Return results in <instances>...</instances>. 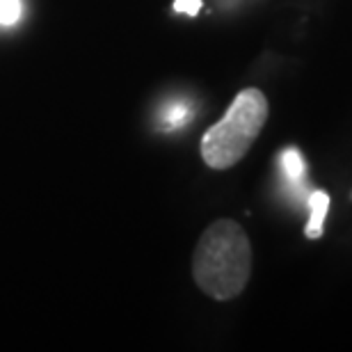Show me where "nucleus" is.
Instances as JSON below:
<instances>
[{
  "label": "nucleus",
  "instance_id": "nucleus-1",
  "mask_svg": "<svg viewBox=\"0 0 352 352\" xmlns=\"http://www.w3.org/2000/svg\"><path fill=\"white\" fill-rule=\"evenodd\" d=\"M252 274V245L234 220H215L204 231L192 256L195 284L208 298L227 302L238 298Z\"/></svg>",
  "mask_w": 352,
  "mask_h": 352
},
{
  "label": "nucleus",
  "instance_id": "nucleus-2",
  "mask_svg": "<svg viewBox=\"0 0 352 352\" xmlns=\"http://www.w3.org/2000/svg\"><path fill=\"white\" fill-rule=\"evenodd\" d=\"M267 98L261 89L248 87L231 101L227 115L201 138V158L210 170H229L252 149L267 122Z\"/></svg>",
  "mask_w": 352,
  "mask_h": 352
},
{
  "label": "nucleus",
  "instance_id": "nucleus-3",
  "mask_svg": "<svg viewBox=\"0 0 352 352\" xmlns=\"http://www.w3.org/2000/svg\"><path fill=\"white\" fill-rule=\"evenodd\" d=\"M309 222H307V229H305V236L309 241H316V238L322 236V227H325V217H327V210H329V195L325 190H316L309 197Z\"/></svg>",
  "mask_w": 352,
  "mask_h": 352
},
{
  "label": "nucleus",
  "instance_id": "nucleus-4",
  "mask_svg": "<svg viewBox=\"0 0 352 352\" xmlns=\"http://www.w3.org/2000/svg\"><path fill=\"white\" fill-rule=\"evenodd\" d=\"M279 165L288 181H302V176H305V170H307L305 158H302V153L295 149V146H286V149L281 151Z\"/></svg>",
  "mask_w": 352,
  "mask_h": 352
},
{
  "label": "nucleus",
  "instance_id": "nucleus-5",
  "mask_svg": "<svg viewBox=\"0 0 352 352\" xmlns=\"http://www.w3.org/2000/svg\"><path fill=\"white\" fill-rule=\"evenodd\" d=\"M21 16L19 0H0V25H14Z\"/></svg>",
  "mask_w": 352,
  "mask_h": 352
},
{
  "label": "nucleus",
  "instance_id": "nucleus-6",
  "mask_svg": "<svg viewBox=\"0 0 352 352\" xmlns=\"http://www.w3.org/2000/svg\"><path fill=\"white\" fill-rule=\"evenodd\" d=\"M174 10L188 16H195L201 10V0H174Z\"/></svg>",
  "mask_w": 352,
  "mask_h": 352
},
{
  "label": "nucleus",
  "instance_id": "nucleus-7",
  "mask_svg": "<svg viewBox=\"0 0 352 352\" xmlns=\"http://www.w3.org/2000/svg\"><path fill=\"white\" fill-rule=\"evenodd\" d=\"M188 117V108L186 105H174V108L167 112L165 115V119H167V126H179V124H183V119Z\"/></svg>",
  "mask_w": 352,
  "mask_h": 352
}]
</instances>
